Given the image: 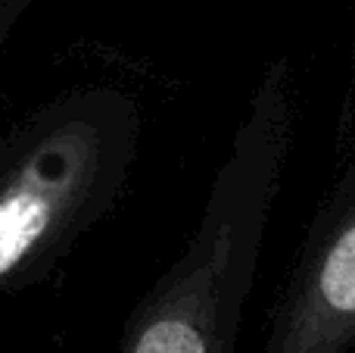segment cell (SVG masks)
<instances>
[{
	"label": "cell",
	"mask_w": 355,
	"mask_h": 353,
	"mask_svg": "<svg viewBox=\"0 0 355 353\" xmlns=\"http://www.w3.org/2000/svg\"><path fill=\"white\" fill-rule=\"evenodd\" d=\"M141 110L116 85L60 91L0 135V297L56 272L125 194Z\"/></svg>",
	"instance_id": "obj_1"
},
{
	"label": "cell",
	"mask_w": 355,
	"mask_h": 353,
	"mask_svg": "<svg viewBox=\"0 0 355 353\" xmlns=\"http://www.w3.org/2000/svg\"><path fill=\"white\" fill-rule=\"evenodd\" d=\"M355 350V175L318 210L284 294L271 313L262 353Z\"/></svg>",
	"instance_id": "obj_2"
},
{
	"label": "cell",
	"mask_w": 355,
	"mask_h": 353,
	"mask_svg": "<svg viewBox=\"0 0 355 353\" xmlns=\"http://www.w3.org/2000/svg\"><path fill=\"white\" fill-rule=\"evenodd\" d=\"M25 3H28V0H0V41H3V35L12 28L16 16L25 10Z\"/></svg>",
	"instance_id": "obj_3"
},
{
	"label": "cell",
	"mask_w": 355,
	"mask_h": 353,
	"mask_svg": "<svg viewBox=\"0 0 355 353\" xmlns=\"http://www.w3.org/2000/svg\"><path fill=\"white\" fill-rule=\"evenodd\" d=\"M352 28H355V19H352Z\"/></svg>",
	"instance_id": "obj_4"
}]
</instances>
